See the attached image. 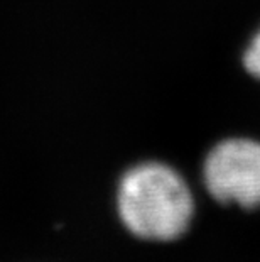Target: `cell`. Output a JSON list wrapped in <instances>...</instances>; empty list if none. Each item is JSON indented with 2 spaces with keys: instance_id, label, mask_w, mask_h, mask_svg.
Masks as SVG:
<instances>
[{
  "instance_id": "6da1fadb",
  "label": "cell",
  "mask_w": 260,
  "mask_h": 262,
  "mask_svg": "<svg viewBox=\"0 0 260 262\" xmlns=\"http://www.w3.org/2000/svg\"><path fill=\"white\" fill-rule=\"evenodd\" d=\"M117 203L124 225L147 241L178 238L193 219L190 188L178 172L160 163H144L127 171Z\"/></svg>"
},
{
  "instance_id": "3957f363",
  "label": "cell",
  "mask_w": 260,
  "mask_h": 262,
  "mask_svg": "<svg viewBox=\"0 0 260 262\" xmlns=\"http://www.w3.org/2000/svg\"><path fill=\"white\" fill-rule=\"evenodd\" d=\"M243 64H245L248 73L260 80V31L248 44L245 56H243Z\"/></svg>"
},
{
  "instance_id": "7a4b0ae2",
  "label": "cell",
  "mask_w": 260,
  "mask_h": 262,
  "mask_svg": "<svg viewBox=\"0 0 260 262\" xmlns=\"http://www.w3.org/2000/svg\"><path fill=\"white\" fill-rule=\"evenodd\" d=\"M208 191L221 203L260 206V142L228 139L211 149L204 163Z\"/></svg>"
}]
</instances>
